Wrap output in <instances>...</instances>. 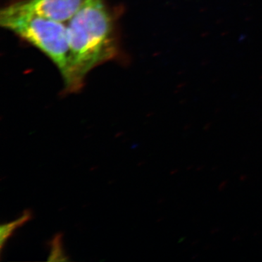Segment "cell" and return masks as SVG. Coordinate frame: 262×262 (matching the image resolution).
Instances as JSON below:
<instances>
[{"label":"cell","mask_w":262,"mask_h":262,"mask_svg":"<svg viewBox=\"0 0 262 262\" xmlns=\"http://www.w3.org/2000/svg\"><path fill=\"white\" fill-rule=\"evenodd\" d=\"M67 26L73 94L80 91L91 71L116 56L117 46L113 16L103 0H88Z\"/></svg>","instance_id":"6da1fadb"},{"label":"cell","mask_w":262,"mask_h":262,"mask_svg":"<svg viewBox=\"0 0 262 262\" xmlns=\"http://www.w3.org/2000/svg\"><path fill=\"white\" fill-rule=\"evenodd\" d=\"M0 24L44 53L59 71L65 93L72 94L73 71L67 23L39 14L20 0L2 9Z\"/></svg>","instance_id":"7a4b0ae2"},{"label":"cell","mask_w":262,"mask_h":262,"mask_svg":"<svg viewBox=\"0 0 262 262\" xmlns=\"http://www.w3.org/2000/svg\"><path fill=\"white\" fill-rule=\"evenodd\" d=\"M88 0H25L34 11L53 20L67 23Z\"/></svg>","instance_id":"3957f363"},{"label":"cell","mask_w":262,"mask_h":262,"mask_svg":"<svg viewBox=\"0 0 262 262\" xmlns=\"http://www.w3.org/2000/svg\"><path fill=\"white\" fill-rule=\"evenodd\" d=\"M32 213L30 210H25L18 219L0 227V251H1V253L3 252L5 244L11 237L15 229L25 225L27 222L32 220Z\"/></svg>","instance_id":"277c9868"},{"label":"cell","mask_w":262,"mask_h":262,"mask_svg":"<svg viewBox=\"0 0 262 262\" xmlns=\"http://www.w3.org/2000/svg\"><path fill=\"white\" fill-rule=\"evenodd\" d=\"M62 236L63 234L61 233H58L51 239V244H50L51 253H50L48 261H68V258L66 256L64 251H63Z\"/></svg>","instance_id":"5b68a950"}]
</instances>
